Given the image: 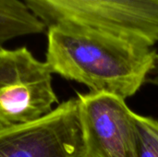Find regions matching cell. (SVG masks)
<instances>
[{"instance_id":"5b68a950","label":"cell","mask_w":158,"mask_h":157,"mask_svg":"<svg viewBox=\"0 0 158 157\" xmlns=\"http://www.w3.org/2000/svg\"><path fill=\"white\" fill-rule=\"evenodd\" d=\"M77 95L85 157H139L137 114L125 99L106 93Z\"/></svg>"},{"instance_id":"6da1fadb","label":"cell","mask_w":158,"mask_h":157,"mask_svg":"<svg viewBox=\"0 0 158 157\" xmlns=\"http://www.w3.org/2000/svg\"><path fill=\"white\" fill-rule=\"evenodd\" d=\"M45 56L52 73L123 99L140 90L158 64L154 47L73 24L47 28Z\"/></svg>"},{"instance_id":"277c9868","label":"cell","mask_w":158,"mask_h":157,"mask_svg":"<svg viewBox=\"0 0 158 157\" xmlns=\"http://www.w3.org/2000/svg\"><path fill=\"white\" fill-rule=\"evenodd\" d=\"M0 157H85L77 98L34 121L0 129Z\"/></svg>"},{"instance_id":"52a82bcc","label":"cell","mask_w":158,"mask_h":157,"mask_svg":"<svg viewBox=\"0 0 158 157\" xmlns=\"http://www.w3.org/2000/svg\"><path fill=\"white\" fill-rule=\"evenodd\" d=\"M139 157H158V121L136 115Z\"/></svg>"},{"instance_id":"ba28073f","label":"cell","mask_w":158,"mask_h":157,"mask_svg":"<svg viewBox=\"0 0 158 157\" xmlns=\"http://www.w3.org/2000/svg\"><path fill=\"white\" fill-rule=\"evenodd\" d=\"M4 127H6V126H4V125H2V124L0 123V129H2V128H4Z\"/></svg>"},{"instance_id":"3957f363","label":"cell","mask_w":158,"mask_h":157,"mask_svg":"<svg viewBox=\"0 0 158 157\" xmlns=\"http://www.w3.org/2000/svg\"><path fill=\"white\" fill-rule=\"evenodd\" d=\"M57 97L52 71L26 47L0 50V123H29L49 114Z\"/></svg>"},{"instance_id":"7a4b0ae2","label":"cell","mask_w":158,"mask_h":157,"mask_svg":"<svg viewBox=\"0 0 158 157\" xmlns=\"http://www.w3.org/2000/svg\"><path fill=\"white\" fill-rule=\"evenodd\" d=\"M46 28L73 24L154 47L158 0H22Z\"/></svg>"},{"instance_id":"8992f818","label":"cell","mask_w":158,"mask_h":157,"mask_svg":"<svg viewBox=\"0 0 158 157\" xmlns=\"http://www.w3.org/2000/svg\"><path fill=\"white\" fill-rule=\"evenodd\" d=\"M46 29L22 0H0V50L10 40L40 34Z\"/></svg>"}]
</instances>
